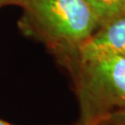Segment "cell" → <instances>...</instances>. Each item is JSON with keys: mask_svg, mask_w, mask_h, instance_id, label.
I'll return each instance as SVG.
<instances>
[{"mask_svg": "<svg viewBox=\"0 0 125 125\" xmlns=\"http://www.w3.org/2000/svg\"><path fill=\"white\" fill-rule=\"evenodd\" d=\"M20 7V31L41 43L62 65L100 28L84 0H2L1 7Z\"/></svg>", "mask_w": 125, "mask_h": 125, "instance_id": "cell-1", "label": "cell"}, {"mask_svg": "<svg viewBox=\"0 0 125 125\" xmlns=\"http://www.w3.org/2000/svg\"><path fill=\"white\" fill-rule=\"evenodd\" d=\"M72 75L79 104L76 125H95L125 109V58L101 56L63 65Z\"/></svg>", "mask_w": 125, "mask_h": 125, "instance_id": "cell-2", "label": "cell"}, {"mask_svg": "<svg viewBox=\"0 0 125 125\" xmlns=\"http://www.w3.org/2000/svg\"><path fill=\"white\" fill-rule=\"evenodd\" d=\"M101 56L125 58V14L100 27L62 66L72 59H87Z\"/></svg>", "mask_w": 125, "mask_h": 125, "instance_id": "cell-3", "label": "cell"}, {"mask_svg": "<svg viewBox=\"0 0 125 125\" xmlns=\"http://www.w3.org/2000/svg\"><path fill=\"white\" fill-rule=\"evenodd\" d=\"M97 18L100 27L125 14V0H84Z\"/></svg>", "mask_w": 125, "mask_h": 125, "instance_id": "cell-4", "label": "cell"}, {"mask_svg": "<svg viewBox=\"0 0 125 125\" xmlns=\"http://www.w3.org/2000/svg\"><path fill=\"white\" fill-rule=\"evenodd\" d=\"M95 125H125V109L113 113Z\"/></svg>", "mask_w": 125, "mask_h": 125, "instance_id": "cell-5", "label": "cell"}, {"mask_svg": "<svg viewBox=\"0 0 125 125\" xmlns=\"http://www.w3.org/2000/svg\"><path fill=\"white\" fill-rule=\"evenodd\" d=\"M0 125H16V124H14V123H11V122H9V121H5V120L0 119Z\"/></svg>", "mask_w": 125, "mask_h": 125, "instance_id": "cell-6", "label": "cell"}, {"mask_svg": "<svg viewBox=\"0 0 125 125\" xmlns=\"http://www.w3.org/2000/svg\"><path fill=\"white\" fill-rule=\"evenodd\" d=\"M1 1H2V0H0V8H2V7H1Z\"/></svg>", "mask_w": 125, "mask_h": 125, "instance_id": "cell-7", "label": "cell"}, {"mask_svg": "<svg viewBox=\"0 0 125 125\" xmlns=\"http://www.w3.org/2000/svg\"><path fill=\"white\" fill-rule=\"evenodd\" d=\"M0 9H1V8H0Z\"/></svg>", "mask_w": 125, "mask_h": 125, "instance_id": "cell-8", "label": "cell"}]
</instances>
